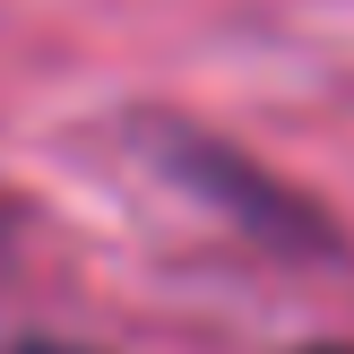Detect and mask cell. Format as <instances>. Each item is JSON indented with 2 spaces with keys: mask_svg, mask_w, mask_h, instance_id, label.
Here are the masks:
<instances>
[{
  "mask_svg": "<svg viewBox=\"0 0 354 354\" xmlns=\"http://www.w3.org/2000/svg\"><path fill=\"white\" fill-rule=\"evenodd\" d=\"M147 147H156V165H165L173 182H190L199 199H216L225 216H242L251 234H277V251H328V242H337L320 225V207H303L286 182H268L251 156H234L225 138L190 130V121H147Z\"/></svg>",
  "mask_w": 354,
  "mask_h": 354,
  "instance_id": "1",
  "label": "cell"
},
{
  "mask_svg": "<svg viewBox=\"0 0 354 354\" xmlns=\"http://www.w3.org/2000/svg\"><path fill=\"white\" fill-rule=\"evenodd\" d=\"M0 354H95V346H69V337H17V346H0Z\"/></svg>",
  "mask_w": 354,
  "mask_h": 354,
  "instance_id": "2",
  "label": "cell"
},
{
  "mask_svg": "<svg viewBox=\"0 0 354 354\" xmlns=\"http://www.w3.org/2000/svg\"><path fill=\"white\" fill-rule=\"evenodd\" d=\"M294 354H354V337H320V346H294Z\"/></svg>",
  "mask_w": 354,
  "mask_h": 354,
  "instance_id": "3",
  "label": "cell"
},
{
  "mask_svg": "<svg viewBox=\"0 0 354 354\" xmlns=\"http://www.w3.org/2000/svg\"><path fill=\"white\" fill-rule=\"evenodd\" d=\"M0 242H9V207H0Z\"/></svg>",
  "mask_w": 354,
  "mask_h": 354,
  "instance_id": "4",
  "label": "cell"
}]
</instances>
